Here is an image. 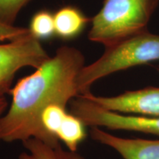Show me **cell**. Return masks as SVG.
I'll use <instances>...</instances> for the list:
<instances>
[{
    "instance_id": "cell-1",
    "label": "cell",
    "mask_w": 159,
    "mask_h": 159,
    "mask_svg": "<svg viewBox=\"0 0 159 159\" xmlns=\"http://www.w3.org/2000/svg\"><path fill=\"white\" fill-rule=\"evenodd\" d=\"M84 66L83 53L63 46L34 72L19 79L10 91L11 105L0 119V141L22 143L35 138L59 144V140L43 129L41 114L52 104L66 107L80 95L77 80Z\"/></svg>"
},
{
    "instance_id": "cell-2",
    "label": "cell",
    "mask_w": 159,
    "mask_h": 159,
    "mask_svg": "<svg viewBox=\"0 0 159 159\" xmlns=\"http://www.w3.org/2000/svg\"><path fill=\"white\" fill-rule=\"evenodd\" d=\"M159 61V35L148 30L105 47L103 54L80 73V94L91 91V85L108 75L132 67Z\"/></svg>"
},
{
    "instance_id": "cell-3",
    "label": "cell",
    "mask_w": 159,
    "mask_h": 159,
    "mask_svg": "<svg viewBox=\"0 0 159 159\" xmlns=\"http://www.w3.org/2000/svg\"><path fill=\"white\" fill-rule=\"evenodd\" d=\"M159 0H104L91 20L89 39L105 47L148 30Z\"/></svg>"
},
{
    "instance_id": "cell-4",
    "label": "cell",
    "mask_w": 159,
    "mask_h": 159,
    "mask_svg": "<svg viewBox=\"0 0 159 159\" xmlns=\"http://www.w3.org/2000/svg\"><path fill=\"white\" fill-rule=\"evenodd\" d=\"M69 105V111L79 117L87 127L134 131L159 136V116L125 114L109 111L81 94L71 100Z\"/></svg>"
},
{
    "instance_id": "cell-5",
    "label": "cell",
    "mask_w": 159,
    "mask_h": 159,
    "mask_svg": "<svg viewBox=\"0 0 159 159\" xmlns=\"http://www.w3.org/2000/svg\"><path fill=\"white\" fill-rule=\"evenodd\" d=\"M49 58L40 41L30 33L7 43H0V97L9 94L20 69H37Z\"/></svg>"
},
{
    "instance_id": "cell-6",
    "label": "cell",
    "mask_w": 159,
    "mask_h": 159,
    "mask_svg": "<svg viewBox=\"0 0 159 159\" xmlns=\"http://www.w3.org/2000/svg\"><path fill=\"white\" fill-rule=\"evenodd\" d=\"M81 95L109 111L125 114L159 116V87L126 91L113 97L97 96L91 91Z\"/></svg>"
},
{
    "instance_id": "cell-7",
    "label": "cell",
    "mask_w": 159,
    "mask_h": 159,
    "mask_svg": "<svg viewBox=\"0 0 159 159\" xmlns=\"http://www.w3.org/2000/svg\"><path fill=\"white\" fill-rule=\"evenodd\" d=\"M41 122L43 129L62 142L69 150L77 151L88 136L85 123L62 105L52 104L47 107L41 114Z\"/></svg>"
},
{
    "instance_id": "cell-8",
    "label": "cell",
    "mask_w": 159,
    "mask_h": 159,
    "mask_svg": "<svg viewBox=\"0 0 159 159\" xmlns=\"http://www.w3.org/2000/svg\"><path fill=\"white\" fill-rule=\"evenodd\" d=\"M90 136L95 142L114 150L124 159H159V139L122 138L97 127H91Z\"/></svg>"
},
{
    "instance_id": "cell-9",
    "label": "cell",
    "mask_w": 159,
    "mask_h": 159,
    "mask_svg": "<svg viewBox=\"0 0 159 159\" xmlns=\"http://www.w3.org/2000/svg\"><path fill=\"white\" fill-rule=\"evenodd\" d=\"M90 19L80 10L71 5L61 7L54 13L55 33L63 40H70L83 33Z\"/></svg>"
},
{
    "instance_id": "cell-10",
    "label": "cell",
    "mask_w": 159,
    "mask_h": 159,
    "mask_svg": "<svg viewBox=\"0 0 159 159\" xmlns=\"http://www.w3.org/2000/svg\"><path fill=\"white\" fill-rule=\"evenodd\" d=\"M25 151L19 159H85L77 151L62 148L61 143L51 144L40 139L32 138L22 142Z\"/></svg>"
},
{
    "instance_id": "cell-11",
    "label": "cell",
    "mask_w": 159,
    "mask_h": 159,
    "mask_svg": "<svg viewBox=\"0 0 159 159\" xmlns=\"http://www.w3.org/2000/svg\"><path fill=\"white\" fill-rule=\"evenodd\" d=\"M29 31L35 39L47 40L55 35L54 13L47 10H41L35 13L30 22Z\"/></svg>"
},
{
    "instance_id": "cell-12",
    "label": "cell",
    "mask_w": 159,
    "mask_h": 159,
    "mask_svg": "<svg viewBox=\"0 0 159 159\" xmlns=\"http://www.w3.org/2000/svg\"><path fill=\"white\" fill-rule=\"evenodd\" d=\"M30 0H0V22L14 25L19 12Z\"/></svg>"
},
{
    "instance_id": "cell-13",
    "label": "cell",
    "mask_w": 159,
    "mask_h": 159,
    "mask_svg": "<svg viewBox=\"0 0 159 159\" xmlns=\"http://www.w3.org/2000/svg\"><path fill=\"white\" fill-rule=\"evenodd\" d=\"M28 28L8 25L0 22V41H12L29 34Z\"/></svg>"
},
{
    "instance_id": "cell-14",
    "label": "cell",
    "mask_w": 159,
    "mask_h": 159,
    "mask_svg": "<svg viewBox=\"0 0 159 159\" xmlns=\"http://www.w3.org/2000/svg\"><path fill=\"white\" fill-rule=\"evenodd\" d=\"M8 108V102L5 97H0V119L5 114L6 111ZM1 142V141H0Z\"/></svg>"
},
{
    "instance_id": "cell-15",
    "label": "cell",
    "mask_w": 159,
    "mask_h": 159,
    "mask_svg": "<svg viewBox=\"0 0 159 159\" xmlns=\"http://www.w3.org/2000/svg\"><path fill=\"white\" fill-rule=\"evenodd\" d=\"M158 72H159V66L158 67Z\"/></svg>"
}]
</instances>
